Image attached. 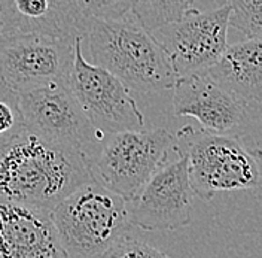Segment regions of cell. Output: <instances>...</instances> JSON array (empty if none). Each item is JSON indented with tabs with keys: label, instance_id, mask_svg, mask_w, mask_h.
<instances>
[{
	"label": "cell",
	"instance_id": "15",
	"mask_svg": "<svg viewBox=\"0 0 262 258\" xmlns=\"http://www.w3.org/2000/svg\"><path fill=\"white\" fill-rule=\"evenodd\" d=\"M196 0H134L131 15L145 29L154 32L168 23L178 21Z\"/></svg>",
	"mask_w": 262,
	"mask_h": 258
},
{
	"label": "cell",
	"instance_id": "8",
	"mask_svg": "<svg viewBox=\"0 0 262 258\" xmlns=\"http://www.w3.org/2000/svg\"><path fill=\"white\" fill-rule=\"evenodd\" d=\"M228 3L200 12L191 8L178 21L150 32L168 55L179 78L213 66L228 47Z\"/></svg>",
	"mask_w": 262,
	"mask_h": 258
},
{
	"label": "cell",
	"instance_id": "4",
	"mask_svg": "<svg viewBox=\"0 0 262 258\" xmlns=\"http://www.w3.org/2000/svg\"><path fill=\"white\" fill-rule=\"evenodd\" d=\"M186 142L188 177L192 194L210 200L217 193L253 190L261 184V155L243 142L195 131L186 126L179 131Z\"/></svg>",
	"mask_w": 262,
	"mask_h": 258
},
{
	"label": "cell",
	"instance_id": "9",
	"mask_svg": "<svg viewBox=\"0 0 262 258\" xmlns=\"http://www.w3.org/2000/svg\"><path fill=\"white\" fill-rule=\"evenodd\" d=\"M19 94L24 130L83 152L88 158L101 145L106 134L94 129L82 113L66 85H48Z\"/></svg>",
	"mask_w": 262,
	"mask_h": 258
},
{
	"label": "cell",
	"instance_id": "12",
	"mask_svg": "<svg viewBox=\"0 0 262 258\" xmlns=\"http://www.w3.org/2000/svg\"><path fill=\"white\" fill-rule=\"evenodd\" d=\"M88 18L78 0H0V34H39L55 39L82 37Z\"/></svg>",
	"mask_w": 262,
	"mask_h": 258
},
{
	"label": "cell",
	"instance_id": "14",
	"mask_svg": "<svg viewBox=\"0 0 262 258\" xmlns=\"http://www.w3.org/2000/svg\"><path fill=\"white\" fill-rule=\"evenodd\" d=\"M203 72L249 105L261 109V39H246L228 45L221 58Z\"/></svg>",
	"mask_w": 262,
	"mask_h": 258
},
{
	"label": "cell",
	"instance_id": "17",
	"mask_svg": "<svg viewBox=\"0 0 262 258\" xmlns=\"http://www.w3.org/2000/svg\"><path fill=\"white\" fill-rule=\"evenodd\" d=\"M24 130L19 111V94L0 80V144Z\"/></svg>",
	"mask_w": 262,
	"mask_h": 258
},
{
	"label": "cell",
	"instance_id": "2",
	"mask_svg": "<svg viewBox=\"0 0 262 258\" xmlns=\"http://www.w3.org/2000/svg\"><path fill=\"white\" fill-rule=\"evenodd\" d=\"M82 42H86L90 63L111 72L130 91L154 94L171 90L178 81L163 47L131 14L88 19Z\"/></svg>",
	"mask_w": 262,
	"mask_h": 258
},
{
	"label": "cell",
	"instance_id": "10",
	"mask_svg": "<svg viewBox=\"0 0 262 258\" xmlns=\"http://www.w3.org/2000/svg\"><path fill=\"white\" fill-rule=\"evenodd\" d=\"M75 39L29 34L0 37V80L16 93L66 85L73 66Z\"/></svg>",
	"mask_w": 262,
	"mask_h": 258
},
{
	"label": "cell",
	"instance_id": "20",
	"mask_svg": "<svg viewBox=\"0 0 262 258\" xmlns=\"http://www.w3.org/2000/svg\"><path fill=\"white\" fill-rule=\"evenodd\" d=\"M0 37H2V34H0Z\"/></svg>",
	"mask_w": 262,
	"mask_h": 258
},
{
	"label": "cell",
	"instance_id": "6",
	"mask_svg": "<svg viewBox=\"0 0 262 258\" xmlns=\"http://www.w3.org/2000/svg\"><path fill=\"white\" fill-rule=\"evenodd\" d=\"M67 88L82 113L103 134L139 131L145 118L130 90L103 67L90 63L83 55L82 37L75 39L73 66Z\"/></svg>",
	"mask_w": 262,
	"mask_h": 258
},
{
	"label": "cell",
	"instance_id": "16",
	"mask_svg": "<svg viewBox=\"0 0 262 258\" xmlns=\"http://www.w3.org/2000/svg\"><path fill=\"white\" fill-rule=\"evenodd\" d=\"M228 27H234L246 39H261L262 0H227Z\"/></svg>",
	"mask_w": 262,
	"mask_h": 258
},
{
	"label": "cell",
	"instance_id": "1",
	"mask_svg": "<svg viewBox=\"0 0 262 258\" xmlns=\"http://www.w3.org/2000/svg\"><path fill=\"white\" fill-rule=\"evenodd\" d=\"M90 158L78 149L27 130L0 144V199L51 212L93 181Z\"/></svg>",
	"mask_w": 262,
	"mask_h": 258
},
{
	"label": "cell",
	"instance_id": "5",
	"mask_svg": "<svg viewBox=\"0 0 262 258\" xmlns=\"http://www.w3.org/2000/svg\"><path fill=\"white\" fill-rule=\"evenodd\" d=\"M178 151L179 141L164 129L107 134L90 158L91 173L100 185L130 200Z\"/></svg>",
	"mask_w": 262,
	"mask_h": 258
},
{
	"label": "cell",
	"instance_id": "19",
	"mask_svg": "<svg viewBox=\"0 0 262 258\" xmlns=\"http://www.w3.org/2000/svg\"><path fill=\"white\" fill-rule=\"evenodd\" d=\"M134 0H78L82 14L88 19H119L131 14Z\"/></svg>",
	"mask_w": 262,
	"mask_h": 258
},
{
	"label": "cell",
	"instance_id": "3",
	"mask_svg": "<svg viewBox=\"0 0 262 258\" xmlns=\"http://www.w3.org/2000/svg\"><path fill=\"white\" fill-rule=\"evenodd\" d=\"M67 258H103L127 234L125 199L90 181L49 212Z\"/></svg>",
	"mask_w": 262,
	"mask_h": 258
},
{
	"label": "cell",
	"instance_id": "13",
	"mask_svg": "<svg viewBox=\"0 0 262 258\" xmlns=\"http://www.w3.org/2000/svg\"><path fill=\"white\" fill-rule=\"evenodd\" d=\"M0 258H67L49 212L0 199Z\"/></svg>",
	"mask_w": 262,
	"mask_h": 258
},
{
	"label": "cell",
	"instance_id": "11",
	"mask_svg": "<svg viewBox=\"0 0 262 258\" xmlns=\"http://www.w3.org/2000/svg\"><path fill=\"white\" fill-rule=\"evenodd\" d=\"M192 195L186 154L180 149L174 160L165 163L125 200L128 221L147 231L179 230L191 224Z\"/></svg>",
	"mask_w": 262,
	"mask_h": 258
},
{
	"label": "cell",
	"instance_id": "7",
	"mask_svg": "<svg viewBox=\"0 0 262 258\" xmlns=\"http://www.w3.org/2000/svg\"><path fill=\"white\" fill-rule=\"evenodd\" d=\"M171 90L176 116L195 118L201 131L234 137L250 148L246 137L252 136L253 123L259 121L258 108L210 80L204 72L179 78Z\"/></svg>",
	"mask_w": 262,
	"mask_h": 258
},
{
	"label": "cell",
	"instance_id": "18",
	"mask_svg": "<svg viewBox=\"0 0 262 258\" xmlns=\"http://www.w3.org/2000/svg\"><path fill=\"white\" fill-rule=\"evenodd\" d=\"M103 258H170L150 243L133 237L128 233L119 237Z\"/></svg>",
	"mask_w": 262,
	"mask_h": 258
}]
</instances>
